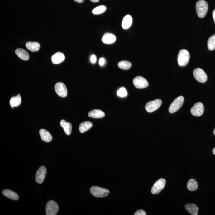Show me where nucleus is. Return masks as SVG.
<instances>
[{"mask_svg": "<svg viewBox=\"0 0 215 215\" xmlns=\"http://www.w3.org/2000/svg\"><path fill=\"white\" fill-rule=\"evenodd\" d=\"M196 11L197 15L201 18H204L208 10V5L204 0H200L196 3Z\"/></svg>", "mask_w": 215, "mask_h": 215, "instance_id": "f257e3e1", "label": "nucleus"}, {"mask_svg": "<svg viewBox=\"0 0 215 215\" xmlns=\"http://www.w3.org/2000/svg\"><path fill=\"white\" fill-rule=\"evenodd\" d=\"M190 58V55L189 51L186 50H181L178 55V64L180 66H186L188 64Z\"/></svg>", "mask_w": 215, "mask_h": 215, "instance_id": "f03ea898", "label": "nucleus"}, {"mask_svg": "<svg viewBox=\"0 0 215 215\" xmlns=\"http://www.w3.org/2000/svg\"><path fill=\"white\" fill-rule=\"evenodd\" d=\"M90 192L93 196L98 198L106 197L110 193L108 189L97 186H92L90 189Z\"/></svg>", "mask_w": 215, "mask_h": 215, "instance_id": "7ed1b4c3", "label": "nucleus"}, {"mask_svg": "<svg viewBox=\"0 0 215 215\" xmlns=\"http://www.w3.org/2000/svg\"><path fill=\"white\" fill-rule=\"evenodd\" d=\"M184 101V98L183 96L178 97L170 104L169 109V112L170 114L176 112L181 107Z\"/></svg>", "mask_w": 215, "mask_h": 215, "instance_id": "20e7f679", "label": "nucleus"}, {"mask_svg": "<svg viewBox=\"0 0 215 215\" xmlns=\"http://www.w3.org/2000/svg\"><path fill=\"white\" fill-rule=\"evenodd\" d=\"M46 213L47 215H55L59 211V206L54 200L49 201L46 206Z\"/></svg>", "mask_w": 215, "mask_h": 215, "instance_id": "39448f33", "label": "nucleus"}, {"mask_svg": "<svg viewBox=\"0 0 215 215\" xmlns=\"http://www.w3.org/2000/svg\"><path fill=\"white\" fill-rule=\"evenodd\" d=\"M193 75L196 79L199 82L204 83L207 81V74L202 69L200 68L195 69L194 70Z\"/></svg>", "mask_w": 215, "mask_h": 215, "instance_id": "423d86ee", "label": "nucleus"}, {"mask_svg": "<svg viewBox=\"0 0 215 215\" xmlns=\"http://www.w3.org/2000/svg\"><path fill=\"white\" fill-rule=\"evenodd\" d=\"M162 103V102L160 99H156L149 102L145 106L146 110L149 113L153 112L160 108Z\"/></svg>", "mask_w": 215, "mask_h": 215, "instance_id": "0eeeda50", "label": "nucleus"}, {"mask_svg": "<svg viewBox=\"0 0 215 215\" xmlns=\"http://www.w3.org/2000/svg\"><path fill=\"white\" fill-rule=\"evenodd\" d=\"M166 184V180L161 178L156 181L151 189V193L153 194H157L164 188Z\"/></svg>", "mask_w": 215, "mask_h": 215, "instance_id": "6e6552de", "label": "nucleus"}, {"mask_svg": "<svg viewBox=\"0 0 215 215\" xmlns=\"http://www.w3.org/2000/svg\"><path fill=\"white\" fill-rule=\"evenodd\" d=\"M133 84L135 87L138 89H143L146 88L149 86V83L144 77L137 76L133 80Z\"/></svg>", "mask_w": 215, "mask_h": 215, "instance_id": "1a4fd4ad", "label": "nucleus"}, {"mask_svg": "<svg viewBox=\"0 0 215 215\" xmlns=\"http://www.w3.org/2000/svg\"><path fill=\"white\" fill-rule=\"evenodd\" d=\"M55 90L57 95L60 97H65L67 95V90L66 86L61 82L57 83L54 87Z\"/></svg>", "mask_w": 215, "mask_h": 215, "instance_id": "9d476101", "label": "nucleus"}, {"mask_svg": "<svg viewBox=\"0 0 215 215\" xmlns=\"http://www.w3.org/2000/svg\"><path fill=\"white\" fill-rule=\"evenodd\" d=\"M47 169L44 166H41L38 169L36 174V181L39 184H41L44 180L46 175Z\"/></svg>", "mask_w": 215, "mask_h": 215, "instance_id": "9b49d317", "label": "nucleus"}, {"mask_svg": "<svg viewBox=\"0 0 215 215\" xmlns=\"http://www.w3.org/2000/svg\"><path fill=\"white\" fill-rule=\"evenodd\" d=\"M190 112L193 115L200 117L203 114L204 112V106L202 103H196L192 108Z\"/></svg>", "mask_w": 215, "mask_h": 215, "instance_id": "f8f14e48", "label": "nucleus"}, {"mask_svg": "<svg viewBox=\"0 0 215 215\" xmlns=\"http://www.w3.org/2000/svg\"><path fill=\"white\" fill-rule=\"evenodd\" d=\"M65 60V56L62 53H56L51 57V61L54 64H58L62 62Z\"/></svg>", "mask_w": 215, "mask_h": 215, "instance_id": "ddd939ff", "label": "nucleus"}, {"mask_svg": "<svg viewBox=\"0 0 215 215\" xmlns=\"http://www.w3.org/2000/svg\"><path fill=\"white\" fill-rule=\"evenodd\" d=\"M41 140L46 142H50L52 140V136L49 132L45 129H41L39 131Z\"/></svg>", "mask_w": 215, "mask_h": 215, "instance_id": "4468645a", "label": "nucleus"}, {"mask_svg": "<svg viewBox=\"0 0 215 215\" xmlns=\"http://www.w3.org/2000/svg\"><path fill=\"white\" fill-rule=\"evenodd\" d=\"M102 41L106 44H112L116 41V37L114 34L111 33H106L103 35Z\"/></svg>", "mask_w": 215, "mask_h": 215, "instance_id": "2eb2a0df", "label": "nucleus"}, {"mask_svg": "<svg viewBox=\"0 0 215 215\" xmlns=\"http://www.w3.org/2000/svg\"><path fill=\"white\" fill-rule=\"evenodd\" d=\"M60 125L64 130V132L67 135L71 134L72 129V126L71 123L67 122L65 120H61L60 123Z\"/></svg>", "mask_w": 215, "mask_h": 215, "instance_id": "dca6fc26", "label": "nucleus"}, {"mask_svg": "<svg viewBox=\"0 0 215 215\" xmlns=\"http://www.w3.org/2000/svg\"><path fill=\"white\" fill-rule=\"evenodd\" d=\"M15 54L21 59L24 61H27L29 59V55L27 51L22 48H18L16 50Z\"/></svg>", "mask_w": 215, "mask_h": 215, "instance_id": "f3484780", "label": "nucleus"}, {"mask_svg": "<svg viewBox=\"0 0 215 215\" xmlns=\"http://www.w3.org/2000/svg\"><path fill=\"white\" fill-rule=\"evenodd\" d=\"M133 19L131 15H127L123 18L122 22V27L124 29H127L131 27L132 24Z\"/></svg>", "mask_w": 215, "mask_h": 215, "instance_id": "a211bd4d", "label": "nucleus"}, {"mask_svg": "<svg viewBox=\"0 0 215 215\" xmlns=\"http://www.w3.org/2000/svg\"><path fill=\"white\" fill-rule=\"evenodd\" d=\"M88 115L92 118H101L105 116V113L101 110L95 109L90 111L88 113Z\"/></svg>", "mask_w": 215, "mask_h": 215, "instance_id": "6ab92c4d", "label": "nucleus"}, {"mask_svg": "<svg viewBox=\"0 0 215 215\" xmlns=\"http://www.w3.org/2000/svg\"><path fill=\"white\" fill-rule=\"evenodd\" d=\"M2 194L4 196L12 200H17L19 199V196L17 193L8 189L4 190Z\"/></svg>", "mask_w": 215, "mask_h": 215, "instance_id": "aec40b11", "label": "nucleus"}, {"mask_svg": "<svg viewBox=\"0 0 215 215\" xmlns=\"http://www.w3.org/2000/svg\"><path fill=\"white\" fill-rule=\"evenodd\" d=\"M26 48L31 52H37L40 49V44L37 42H28L26 44Z\"/></svg>", "mask_w": 215, "mask_h": 215, "instance_id": "412c9836", "label": "nucleus"}, {"mask_svg": "<svg viewBox=\"0 0 215 215\" xmlns=\"http://www.w3.org/2000/svg\"><path fill=\"white\" fill-rule=\"evenodd\" d=\"M93 127V124L91 122L85 121L81 123L79 127V130L81 133H84L88 131Z\"/></svg>", "mask_w": 215, "mask_h": 215, "instance_id": "4be33fe9", "label": "nucleus"}, {"mask_svg": "<svg viewBox=\"0 0 215 215\" xmlns=\"http://www.w3.org/2000/svg\"><path fill=\"white\" fill-rule=\"evenodd\" d=\"M186 210L190 214L193 215H197L198 213L199 208L196 205L194 204H187L185 206Z\"/></svg>", "mask_w": 215, "mask_h": 215, "instance_id": "5701e85b", "label": "nucleus"}, {"mask_svg": "<svg viewBox=\"0 0 215 215\" xmlns=\"http://www.w3.org/2000/svg\"><path fill=\"white\" fill-rule=\"evenodd\" d=\"M21 103V97L20 94H18L16 97H11L10 100V104L12 108L18 107Z\"/></svg>", "mask_w": 215, "mask_h": 215, "instance_id": "b1692460", "label": "nucleus"}, {"mask_svg": "<svg viewBox=\"0 0 215 215\" xmlns=\"http://www.w3.org/2000/svg\"><path fill=\"white\" fill-rule=\"evenodd\" d=\"M187 187L188 189L190 191H195L198 187L197 182L194 179H190L188 182Z\"/></svg>", "mask_w": 215, "mask_h": 215, "instance_id": "393cba45", "label": "nucleus"}, {"mask_svg": "<svg viewBox=\"0 0 215 215\" xmlns=\"http://www.w3.org/2000/svg\"><path fill=\"white\" fill-rule=\"evenodd\" d=\"M208 48L210 51L215 49V34L212 35L208 39L207 43Z\"/></svg>", "mask_w": 215, "mask_h": 215, "instance_id": "a878e982", "label": "nucleus"}, {"mask_svg": "<svg viewBox=\"0 0 215 215\" xmlns=\"http://www.w3.org/2000/svg\"><path fill=\"white\" fill-rule=\"evenodd\" d=\"M132 66L131 63L127 61H122L118 63V66L119 68L123 70H128Z\"/></svg>", "mask_w": 215, "mask_h": 215, "instance_id": "bb28decb", "label": "nucleus"}, {"mask_svg": "<svg viewBox=\"0 0 215 215\" xmlns=\"http://www.w3.org/2000/svg\"><path fill=\"white\" fill-rule=\"evenodd\" d=\"M107 7L104 5H100L94 8L93 10V13L94 14H102L105 12Z\"/></svg>", "mask_w": 215, "mask_h": 215, "instance_id": "cd10ccee", "label": "nucleus"}, {"mask_svg": "<svg viewBox=\"0 0 215 215\" xmlns=\"http://www.w3.org/2000/svg\"><path fill=\"white\" fill-rule=\"evenodd\" d=\"M117 95L121 97H125L127 95V90L124 87H122L117 92Z\"/></svg>", "mask_w": 215, "mask_h": 215, "instance_id": "c85d7f7f", "label": "nucleus"}, {"mask_svg": "<svg viewBox=\"0 0 215 215\" xmlns=\"http://www.w3.org/2000/svg\"><path fill=\"white\" fill-rule=\"evenodd\" d=\"M146 213L144 210H139L136 211L134 213V215H146Z\"/></svg>", "mask_w": 215, "mask_h": 215, "instance_id": "c756f323", "label": "nucleus"}, {"mask_svg": "<svg viewBox=\"0 0 215 215\" xmlns=\"http://www.w3.org/2000/svg\"><path fill=\"white\" fill-rule=\"evenodd\" d=\"M91 62L93 63V64H94L97 61V58H96V56L94 55H92L91 58Z\"/></svg>", "mask_w": 215, "mask_h": 215, "instance_id": "7c9ffc66", "label": "nucleus"}, {"mask_svg": "<svg viewBox=\"0 0 215 215\" xmlns=\"http://www.w3.org/2000/svg\"><path fill=\"white\" fill-rule=\"evenodd\" d=\"M99 64L101 66L104 65V64H105V60H104V59L103 58V57L100 58L99 61Z\"/></svg>", "mask_w": 215, "mask_h": 215, "instance_id": "2f4dec72", "label": "nucleus"}, {"mask_svg": "<svg viewBox=\"0 0 215 215\" xmlns=\"http://www.w3.org/2000/svg\"><path fill=\"white\" fill-rule=\"evenodd\" d=\"M213 20H214V22L215 23V9L213 10Z\"/></svg>", "mask_w": 215, "mask_h": 215, "instance_id": "473e14b6", "label": "nucleus"}, {"mask_svg": "<svg viewBox=\"0 0 215 215\" xmlns=\"http://www.w3.org/2000/svg\"><path fill=\"white\" fill-rule=\"evenodd\" d=\"M74 1L77 2L79 3H83L84 1V0H74Z\"/></svg>", "mask_w": 215, "mask_h": 215, "instance_id": "72a5a7b5", "label": "nucleus"}, {"mask_svg": "<svg viewBox=\"0 0 215 215\" xmlns=\"http://www.w3.org/2000/svg\"><path fill=\"white\" fill-rule=\"evenodd\" d=\"M91 1L93 2L96 3L99 2V0H91Z\"/></svg>", "mask_w": 215, "mask_h": 215, "instance_id": "f704fd0d", "label": "nucleus"}, {"mask_svg": "<svg viewBox=\"0 0 215 215\" xmlns=\"http://www.w3.org/2000/svg\"><path fill=\"white\" fill-rule=\"evenodd\" d=\"M213 154L215 155V147L213 149Z\"/></svg>", "mask_w": 215, "mask_h": 215, "instance_id": "c9c22d12", "label": "nucleus"}, {"mask_svg": "<svg viewBox=\"0 0 215 215\" xmlns=\"http://www.w3.org/2000/svg\"><path fill=\"white\" fill-rule=\"evenodd\" d=\"M213 134H214V135L215 136V128L214 129V130H213Z\"/></svg>", "mask_w": 215, "mask_h": 215, "instance_id": "e433bc0d", "label": "nucleus"}]
</instances>
